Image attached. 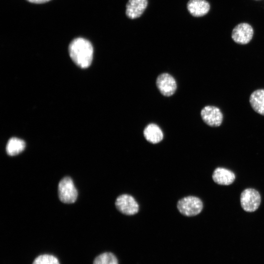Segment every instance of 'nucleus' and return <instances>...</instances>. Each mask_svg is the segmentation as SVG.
Masks as SVG:
<instances>
[{
  "mask_svg": "<svg viewBox=\"0 0 264 264\" xmlns=\"http://www.w3.org/2000/svg\"><path fill=\"white\" fill-rule=\"evenodd\" d=\"M253 30L250 25L246 23L238 24L233 29L232 38L236 43L244 44L248 43L252 38Z\"/></svg>",
  "mask_w": 264,
  "mask_h": 264,
  "instance_id": "7",
  "label": "nucleus"
},
{
  "mask_svg": "<svg viewBox=\"0 0 264 264\" xmlns=\"http://www.w3.org/2000/svg\"><path fill=\"white\" fill-rule=\"evenodd\" d=\"M145 139L149 142L156 144L160 142L163 138V132L156 124L152 123L147 125L143 132Z\"/></svg>",
  "mask_w": 264,
  "mask_h": 264,
  "instance_id": "12",
  "label": "nucleus"
},
{
  "mask_svg": "<svg viewBox=\"0 0 264 264\" xmlns=\"http://www.w3.org/2000/svg\"><path fill=\"white\" fill-rule=\"evenodd\" d=\"M250 104L257 113L264 115V89H257L253 91L249 98Z\"/></svg>",
  "mask_w": 264,
  "mask_h": 264,
  "instance_id": "13",
  "label": "nucleus"
},
{
  "mask_svg": "<svg viewBox=\"0 0 264 264\" xmlns=\"http://www.w3.org/2000/svg\"><path fill=\"white\" fill-rule=\"evenodd\" d=\"M214 181L220 185H228L235 179V175L231 171L221 167L216 168L212 175Z\"/></svg>",
  "mask_w": 264,
  "mask_h": 264,
  "instance_id": "10",
  "label": "nucleus"
},
{
  "mask_svg": "<svg viewBox=\"0 0 264 264\" xmlns=\"http://www.w3.org/2000/svg\"><path fill=\"white\" fill-rule=\"evenodd\" d=\"M115 206L121 213L126 215H133L139 210V205L135 199L131 195L123 194L116 199Z\"/></svg>",
  "mask_w": 264,
  "mask_h": 264,
  "instance_id": "5",
  "label": "nucleus"
},
{
  "mask_svg": "<svg viewBox=\"0 0 264 264\" xmlns=\"http://www.w3.org/2000/svg\"><path fill=\"white\" fill-rule=\"evenodd\" d=\"M240 200L241 206L244 211L252 212L259 207L261 198L258 191L253 188H247L241 193Z\"/></svg>",
  "mask_w": 264,
  "mask_h": 264,
  "instance_id": "4",
  "label": "nucleus"
},
{
  "mask_svg": "<svg viewBox=\"0 0 264 264\" xmlns=\"http://www.w3.org/2000/svg\"><path fill=\"white\" fill-rule=\"evenodd\" d=\"M25 147V143L23 140L17 137H12L7 142L6 151L8 155L14 156L22 152Z\"/></svg>",
  "mask_w": 264,
  "mask_h": 264,
  "instance_id": "14",
  "label": "nucleus"
},
{
  "mask_svg": "<svg viewBox=\"0 0 264 264\" xmlns=\"http://www.w3.org/2000/svg\"><path fill=\"white\" fill-rule=\"evenodd\" d=\"M69 56L78 66L86 68L92 63L93 48L91 43L83 38L73 40L68 46Z\"/></svg>",
  "mask_w": 264,
  "mask_h": 264,
  "instance_id": "1",
  "label": "nucleus"
},
{
  "mask_svg": "<svg viewBox=\"0 0 264 264\" xmlns=\"http://www.w3.org/2000/svg\"><path fill=\"white\" fill-rule=\"evenodd\" d=\"M58 195L60 200L65 203H72L76 200L78 192L70 177H65L60 181Z\"/></svg>",
  "mask_w": 264,
  "mask_h": 264,
  "instance_id": "3",
  "label": "nucleus"
},
{
  "mask_svg": "<svg viewBox=\"0 0 264 264\" xmlns=\"http://www.w3.org/2000/svg\"><path fill=\"white\" fill-rule=\"evenodd\" d=\"M156 86L162 94L170 96L176 91V83L170 74L166 73L159 75L156 79Z\"/></svg>",
  "mask_w": 264,
  "mask_h": 264,
  "instance_id": "8",
  "label": "nucleus"
},
{
  "mask_svg": "<svg viewBox=\"0 0 264 264\" xmlns=\"http://www.w3.org/2000/svg\"><path fill=\"white\" fill-rule=\"evenodd\" d=\"M200 115L203 121L211 127L220 126L223 120V115L218 107L207 106L201 110Z\"/></svg>",
  "mask_w": 264,
  "mask_h": 264,
  "instance_id": "6",
  "label": "nucleus"
},
{
  "mask_svg": "<svg viewBox=\"0 0 264 264\" xmlns=\"http://www.w3.org/2000/svg\"><path fill=\"white\" fill-rule=\"evenodd\" d=\"M187 9L194 17L206 15L210 9V5L205 0H190L187 3Z\"/></svg>",
  "mask_w": 264,
  "mask_h": 264,
  "instance_id": "11",
  "label": "nucleus"
},
{
  "mask_svg": "<svg viewBox=\"0 0 264 264\" xmlns=\"http://www.w3.org/2000/svg\"><path fill=\"white\" fill-rule=\"evenodd\" d=\"M177 208L182 215L191 217L199 214L203 208L202 201L195 196L184 197L177 202Z\"/></svg>",
  "mask_w": 264,
  "mask_h": 264,
  "instance_id": "2",
  "label": "nucleus"
},
{
  "mask_svg": "<svg viewBox=\"0 0 264 264\" xmlns=\"http://www.w3.org/2000/svg\"><path fill=\"white\" fill-rule=\"evenodd\" d=\"M32 264H60V263L54 256L43 254L36 257Z\"/></svg>",
  "mask_w": 264,
  "mask_h": 264,
  "instance_id": "16",
  "label": "nucleus"
},
{
  "mask_svg": "<svg viewBox=\"0 0 264 264\" xmlns=\"http://www.w3.org/2000/svg\"><path fill=\"white\" fill-rule=\"evenodd\" d=\"M93 264H118V260L113 253L105 252L96 257Z\"/></svg>",
  "mask_w": 264,
  "mask_h": 264,
  "instance_id": "15",
  "label": "nucleus"
},
{
  "mask_svg": "<svg viewBox=\"0 0 264 264\" xmlns=\"http://www.w3.org/2000/svg\"><path fill=\"white\" fill-rule=\"evenodd\" d=\"M147 4V0H129L126 10L127 17L132 19L139 17L145 10Z\"/></svg>",
  "mask_w": 264,
  "mask_h": 264,
  "instance_id": "9",
  "label": "nucleus"
},
{
  "mask_svg": "<svg viewBox=\"0 0 264 264\" xmlns=\"http://www.w3.org/2000/svg\"><path fill=\"white\" fill-rule=\"evenodd\" d=\"M27 1L34 3H43L51 0H26Z\"/></svg>",
  "mask_w": 264,
  "mask_h": 264,
  "instance_id": "17",
  "label": "nucleus"
}]
</instances>
